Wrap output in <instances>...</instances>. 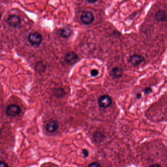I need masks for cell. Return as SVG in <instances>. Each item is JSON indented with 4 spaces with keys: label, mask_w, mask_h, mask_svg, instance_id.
<instances>
[{
    "label": "cell",
    "mask_w": 167,
    "mask_h": 167,
    "mask_svg": "<svg viewBox=\"0 0 167 167\" xmlns=\"http://www.w3.org/2000/svg\"><path fill=\"white\" fill-rule=\"evenodd\" d=\"M94 16L89 11H83L80 16V20L85 25H90L94 21Z\"/></svg>",
    "instance_id": "1"
},
{
    "label": "cell",
    "mask_w": 167,
    "mask_h": 167,
    "mask_svg": "<svg viewBox=\"0 0 167 167\" xmlns=\"http://www.w3.org/2000/svg\"><path fill=\"white\" fill-rule=\"evenodd\" d=\"M28 40L32 45H39L42 41V36L37 32H32L28 35Z\"/></svg>",
    "instance_id": "2"
},
{
    "label": "cell",
    "mask_w": 167,
    "mask_h": 167,
    "mask_svg": "<svg viewBox=\"0 0 167 167\" xmlns=\"http://www.w3.org/2000/svg\"><path fill=\"white\" fill-rule=\"evenodd\" d=\"M5 112L8 116L15 117L20 114L21 108L16 104H10L7 106Z\"/></svg>",
    "instance_id": "3"
},
{
    "label": "cell",
    "mask_w": 167,
    "mask_h": 167,
    "mask_svg": "<svg viewBox=\"0 0 167 167\" xmlns=\"http://www.w3.org/2000/svg\"><path fill=\"white\" fill-rule=\"evenodd\" d=\"M112 103L111 98L108 95H103L98 99V104L101 108H108L110 106Z\"/></svg>",
    "instance_id": "4"
},
{
    "label": "cell",
    "mask_w": 167,
    "mask_h": 167,
    "mask_svg": "<svg viewBox=\"0 0 167 167\" xmlns=\"http://www.w3.org/2000/svg\"><path fill=\"white\" fill-rule=\"evenodd\" d=\"M78 59V55L73 51H69L65 56V61L69 64H74V63H76Z\"/></svg>",
    "instance_id": "5"
},
{
    "label": "cell",
    "mask_w": 167,
    "mask_h": 167,
    "mask_svg": "<svg viewBox=\"0 0 167 167\" xmlns=\"http://www.w3.org/2000/svg\"><path fill=\"white\" fill-rule=\"evenodd\" d=\"M7 21L8 25L14 28H16L19 26L21 22L20 18L15 15H9L7 19Z\"/></svg>",
    "instance_id": "6"
},
{
    "label": "cell",
    "mask_w": 167,
    "mask_h": 167,
    "mask_svg": "<svg viewBox=\"0 0 167 167\" xmlns=\"http://www.w3.org/2000/svg\"><path fill=\"white\" fill-rule=\"evenodd\" d=\"M145 58L144 56H143L141 55H134L130 56L129 57V62L133 65V66H136L140 64L141 63H142L143 61H144Z\"/></svg>",
    "instance_id": "7"
},
{
    "label": "cell",
    "mask_w": 167,
    "mask_h": 167,
    "mask_svg": "<svg viewBox=\"0 0 167 167\" xmlns=\"http://www.w3.org/2000/svg\"><path fill=\"white\" fill-rule=\"evenodd\" d=\"M110 76L114 79H118L121 78L123 74V71L119 67H115L109 72Z\"/></svg>",
    "instance_id": "8"
},
{
    "label": "cell",
    "mask_w": 167,
    "mask_h": 167,
    "mask_svg": "<svg viewBox=\"0 0 167 167\" xmlns=\"http://www.w3.org/2000/svg\"><path fill=\"white\" fill-rule=\"evenodd\" d=\"M59 128V124L56 121H53L48 123L46 126V129L49 133H53Z\"/></svg>",
    "instance_id": "9"
},
{
    "label": "cell",
    "mask_w": 167,
    "mask_h": 167,
    "mask_svg": "<svg viewBox=\"0 0 167 167\" xmlns=\"http://www.w3.org/2000/svg\"><path fill=\"white\" fill-rule=\"evenodd\" d=\"M73 33V30L69 27H66L60 28L58 30V33L60 36L64 38H67L71 37Z\"/></svg>",
    "instance_id": "10"
},
{
    "label": "cell",
    "mask_w": 167,
    "mask_h": 167,
    "mask_svg": "<svg viewBox=\"0 0 167 167\" xmlns=\"http://www.w3.org/2000/svg\"><path fill=\"white\" fill-rule=\"evenodd\" d=\"M155 19L157 21H166L167 20L166 12L163 10H158L155 14Z\"/></svg>",
    "instance_id": "11"
},
{
    "label": "cell",
    "mask_w": 167,
    "mask_h": 167,
    "mask_svg": "<svg viewBox=\"0 0 167 167\" xmlns=\"http://www.w3.org/2000/svg\"><path fill=\"white\" fill-rule=\"evenodd\" d=\"M53 94L56 98H60L65 95L66 92L62 88H55L53 90Z\"/></svg>",
    "instance_id": "12"
},
{
    "label": "cell",
    "mask_w": 167,
    "mask_h": 167,
    "mask_svg": "<svg viewBox=\"0 0 167 167\" xmlns=\"http://www.w3.org/2000/svg\"><path fill=\"white\" fill-rule=\"evenodd\" d=\"M35 69L37 71H39V72H44L45 70V66L43 63L38 62L35 66Z\"/></svg>",
    "instance_id": "13"
},
{
    "label": "cell",
    "mask_w": 167,
    "mask_h": 167,
    "mask_svg": "<svg viewBox=\"0 0 167 167\" xmlns=\"http://www.w3.org/2000/svg\"><path fill=\"white\" fill-rule=\"evenodd\" d=\"M90 74H91V76H93V77H95V76H97L99 74V72L98 70L95 69H94L91 70Z\"/></svg>",
    "instance_id": "14"
},
{
    "label": "cell",
    "mask_w": 167,
    "mask_h": 167,
    "mask_svg": "<svg viewBox=\"0 0 167 167\" xmlns=\"http://www.w3.org/2000/svg\"><path fill=\"white\" fill-rule=\"evenodd\" d=\"M152 90L151 88L150 87H147L146 88H145L144 90H143V92H144L145 94H151V93H152Z\"/></svg>",
    "instance_id": "15"
},
{
    "label": "cell",
    "mask_w": 167,
    "mask_h": 167,
    "mask_svg": "<svg viewBox=\"0 0 167 167\" xmlns=\"http://www.w3.org/2000/svg\"><path fill=\"white\" fill-rule=\"evenodd\" d=\"M88 167H101V166L98 162H93L89 164Z\"/></svg>",
    "instance_id": "16"
},
{
    "label": "cell",
    "mask_w": 167,
    "mask_h": 167,
    "mask_svg": "<svg viewBox=\"0 0 167 167\" xmlns=\"http://www.w3.org/2000/svg\"><path fill=\"white\" fill-rule=\"evenodd\" d=\"M82 153L83 154V156H84V157L85 158H86V157H87L88 156L89 152H88L87 150L86 149H83L82 150Z\"/></svg>",
    "instance_id": "17"
},
{
    "label": "cell",
    "mask_w": 167,
    "mask_h": 167,
    "mask_svg": "<svg viewBox=\"0 0 167 167\" xmlns=\"http://www.w3.org/2000/svg\"><path fill=\"white\" fill-rule=\"evenodd\" d=\"M0 167H8V166L5 162L0 161Z\"/></svg>",
    "instance_id": "18"
},
{
    "label": "cell",
    "mask_w": 167,
    "mask_h": 167,
    "mask_svg": "<svg viewBox=\"0 0 167 167\" xmlns=\"http://www.w3.org/2000/svg\"><path fill=\"white\" fill-rule=\"evenodd\" d=\"M149 167H161V166L159 165L158 164H154L151 165L149 166Z\"/></svg>",
    "instance_id": "19"
},
{
    "label": "cell",
    "mask_w": 167,
    "mask_h": 167,
    "mask_svg": "<svg viewBox=\"0 0 167 167\" xmlns=\"http://www.w3.org/2000/svg\"><path fill=\"white\" fill-rule=\"evenodd\" d=\"M88 3H95L97 2H98V1L97 0V1H90V0H88L87 1Z\"/></svg>",
    "instance_id": "20"
},
{
    "label": "cell",
    "mask_w": 167,
    "mask_h": 167,
    "mask_svg": "<svg viewBox=\"0 0 167 167\" xmlns=\"http://www.w3.org/2000/svg\"><path fill=\"white\" fill-rule=\"evenodd\" d=\"M141 97H142V95L140 93H138L137 95H136V98L138 99H140L141 98Z\"/></svg>",
    "instance_id": "21"
},
{
    "label": "cell",
    "mask_w": 167,
    "mask_h": 167,
    "mask_svg": "<svg viewBox=\"0 0 167 167\" xmlns=\"http://www.w3.org/2000/svg\"><path fill=\"white\" fill-rule=\"evenodd\" d=\"M1 14H0V19H1Z\"/></svg>",
    "instance_id": "22"
},
{
    "label": "cell",
    "mask_w": 167,
    "mask_h": 167,
    "mask_svg": "<svg viewBox=\"0 0 167 167\" xmlns=\"http://www.w3.org/2000/svg\"><path fill=\"white\" fill-rule=\"evenodd\" d=\"M0 134H1V130H0Z\"/></svg>",
    "instance_id": "23"
}]
</instances>
